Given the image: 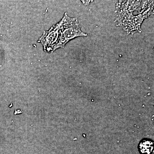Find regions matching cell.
<instances>
[{
	"mask_svg": "<svg viewBox=\"0 0 154 154\" xmlns=\"http://www.w3.org/2000/svg\"><path fill=\"white\" fill-rule=\"evenodd\" d=\"M153 0H119L116 6L115 22L128 34L141 32L145 19L153 13Z\"/></svg>",
	"mask_w": 154,
	"mask_h": 154,
	"instance_id": "obj_1",
	"label": "cell"
},
{
	"mask_svg": "<svg viewBox=\"0 0 154 154\" xmlns=\"http://www.w3.org/2000/svg\"><path fill=\"white\" fill-rule=\"evenodd\" d=\"M58 41L55 49L64 48L69 41L80 36H88L87 33L82 31L81 26L76 18H71L66 13L60 20Z\"/></svg>",
	"mask_w": 154,
	"mask_h": 154,
	"instance_id": "obj_2",
	"label": "cell"
},
{
	"mask_svg": "<svg viewBox=\"0 0 154 154\" xmlns=\"http://www.w3.org/2000/svg\"><path fill=\"white\" fill-rule=\"evenodd\" d=\"M61 22L60 21L56 25L44 31L42 36L38 40L43 46L44 51L47 53H52L56 50L55 48L58 41Z\"/></svg>",
	"mask_w": 154,
	"mask_h": 154,
	"instance_id": "obj_3",
	"label": "cell"
},
{
	"mask_svg": "<svg viewBox=\"0 0 154 154\" xmlns=\"http://www.w3.org/2000/svg\"><path fill=\"white\" fill-rule=\"evenodd\" d=\"M153 141L148 138H143L138 145L139 152L141 154H152L153 151Z\"/></svg>",
	"mask_w": 154,
	"mask_h": 154,
	"instance_id": "obj_4",
	"label": "cell"
}]
</instances>
